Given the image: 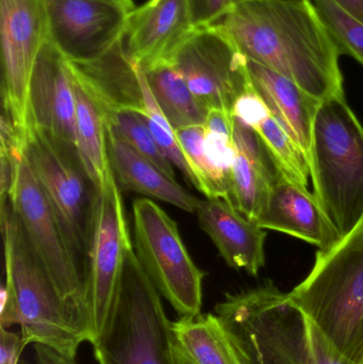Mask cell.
I'll use <instances>...</instances> for the list:
<instances>
[{"label":"cell","mask_w":363,"mask_h":364,"mask_svg":"<svg viewBox=\"0 0 363 364\" xmlns=\"http://www.w3.org/2000/svg\"><path fill=\"white\" fill-rule=\"evenodd\" d=\"M26 348L21 333L0 327V364H18Z\"/></svg>","instance_id":"d6a6232c"},{"label":"cell","mask_w":363,"mask_h":364,"mask_svg":"<svg viewBox=\"0 0 363 364\" xmlns=\"http://www.w3.org/2000/svg\"><path fill=\"white\" fill-rule=\"evenodd\" d=\"M195 214L200 228L232 269L257 276L266 264V232L224 199H198Z\"/></svg>","instance_id":"e0dca14e"},{"label":"cell","mask_w":363,"mask_h":364,"mask_svg":"<svg viewBox=\"0 0 363 364\" xmlns=\"http://www.w3.org/2000/svg\"><path fill=\"white\" fill-rule=\"evenodd\" d=\"M234 144L271 186L283 179V173L264 139L251 126L234 117Z\"/></svg>","instance_id":"f546056e"},{"label":"cell","mask_w":363,"mask_h":364,"mask_svg":"<svg viewBox=\"0 0 363 364\" xmlns=\"http://www.w3.org/2000/svg\"><path fill=\"white\" fill-rule=\"evenodd\" d=\"M48 40V19L43 0H0L4 114L23 140L30 129L32 74Z\"/></svg>","instance_id":"8fae6325"},{"label":"cell","mask_w":363,"mask_h":364,"mask_svg":"<svg viewBox=\"0 0 363 364\" xmlns=\"http://www.w3.org/2000/svg\"><path fill=\"white\" fill-rule=\"evenodd\" d=\"M247 59V58H246ZM251 85L271 115L300 145L309 161L313 121L321 102L283 75L247 59Z\"/></svg>","instance_id":"d6986e66"},{"label":"cell","mask_w":363,"mask_h":364,"mask_svg":"<svg viewBox=\"0 0 363 364\" xmlns=\"http://www.w3.org/2000/svg\"><path fill=\"white\" fill-rule=\"evenodd\" d=\"M238 0H191L196 27L215 25L221 21Z\"/></svg>","instance_id":"1f68e13d"},{"label":"cell","mask_w":363,"mask_h":364,"mask_svg":"<svg viewBox=\"0 0 363 364\" xmlns=\"http://www.w3.org/2000/svg\"><path fill=\"white\" fill-rule=\"evenodd\" d=\"M320 17L340 49L363 66V21L345 10L336 0H311Z\"/></svg>","instance_id":"f1b7e54d"},{"label":"cell","mask_w":363,"mask_h":364,"mask_svg":"<svg viewBox=\"0 0 363 364\" xmlns=\"http://www.w3.org/2000/svg\"><path fill=\"white\" fill-rule=\"evenodd\" d=\"M175 340L196 364H245L217 314H200L172 322Z\"/></svg>","instance_id":"7402d4cb"},{"label":"cell","mask_w":363,"mask_h":364,"mask_svg":"<svg viewBox=\"0 0 363 364\" xmlns=\"http://www.w3.org/2000/svg\"><path fill=\"white\" fill-rule=\"evenodd\" d=\"M18 364H30V363H28L27 360H25V359L21 358V361H19Z\"/></svg>","instance_id":"74e56055"},{"label":"cell","mask_w":363,"mask_h":364,"mask_svg":"<svg viewBox=\"0 0 363 364\" xmlns=\"http://www.w3.org/2000/svg\"><path fill=\"white\" fill-rule=\"evenodd\" d=\"M1 229L6 282L0 291V327L17 325L26 346L40 344L76 358L87 342V331L60 294L9 200L1 205Z\"/></svg>","instance_id":"3957f363"},{"label":"cell","mask_w":363,"mask_h":364,"mask_svg":"<svg viewBox=\"0 0 363 364\" xmlns=\"http://www.w3.org/2000/svg\"><path fill=\"white\" fill-rule=\"evenodd\" d=\"M362 364H363V363H362Z\"/></svg>","instance_id":"ab89813d"},{"label":"cell","mask_w":363,"mask_h":364,"mask_svg":"<svg viewBox=\"0 0 363 364\" xmlns=\"http://www.w3.org/2000/svg\"><path fill=\"white\" fill-rule=\"evenodd\" d=\"M217 25L247 59L315 100L345 97L340 49L311 0H238Z\"/></svg>","instance_id":"6da1fadb"},{"label":"cell","mask_w":363,"mask_h":364,"mask_svg":"<svg viewBox=\"0 0 363 364\" xmlns=\"http://www.w3.org/2000/svg\"><path fill=\"white\" fill-rule=\"evenodd\" d=\"M195 28L191 0H148L128 14L126 53L141 70L170 64Z\"/></svg>","instance_id":"9a60e30c"},{"label":"cell","mask_w":363,"mask_h":364,"mask_svg":"<svg viewBox=\"0 0 363 364\" xmlns=\"http://www.w3.org/2000/svg\"><path fill=\"white\" fill-rule=\"evenodd\" d=\"M354 364L363 363V218L330 250H318L306 278L289 293Z\"/></svg>","instance_id":"277c9868"},{"label":"cell","mask_w":363,"mask_h":364,"mask_svg":"<svg viewBox=\"0 0 363 364\" xmlns=\"http://www.w3.org/2000/svg\"><path fill=\"white\" fill-rule=\"evenodd\" d=\"M68 64V63H67ZM72 75V73H70ZM76 98V129L79 160L94 190L99 188L111 170L106 117L99 105L72 77Z\"/></svg>","instance_id":"44dd1931"},{"label":"cell","mask_w":363,"mask_h":364,"mask_svg":"<svg viewBox=\"0 0 363 364\" xmlns=\"http://www.w3.org/2000/svg\"><path fill=\"white\" fill-rule=\"evenodd\" d=\"M94 192L85 274L87 342L94 344L112 316L128 252L134 247L112 168Z\"/></svg>","instance_id":"52a82bcc"},{"label":"cell","mask_w":363,"mask_h":364,"mask_svg":"<svg viewBox=\"0 0 363 364\" xmlns=\"http://www.w3.org/2000/svg\"><path fill=\"white\" fill-rule=\"evenodd\" d=\"M109 158L119 186L127 191L159 199L183 211L195 213L198 198L155 164L139 153L112 127L107 125Z\"/></svg>","instance_id":"ffe728a7"},{"label":"cell","mask_w":363,"mask_h":364,"mask_svg":"<svg viewBox=\"0 0 363 364\" xmlns=\"http://www.w3.org/2000/svg\"><path fill=\"white\" fill-rule=\"evenodd\" d=\"M141 85H142L143 102L144 110L140 113L144 117L145 123L151 132V136L155 139L159 149L166 158L170 160L173 166H176L183 173V176L190 183L197 188V181L190 168L189 162L185 158V153L181 149L180 143L177 138L176 130L170 125L168 119L164 115L163 111L160 108L151 91L144 73L140 68Z\"/></svg>","instance_id":"4316f807"},{"label":"cell","mask_w":363,"mask_h":364,"mask_svg":"<svg viewBox=\"0 0 363 364\" xmlns=\"http://www.w3.org/2000/svg\"><path fill=\"white\" fill-rule=\"evenodd\" d=\"M341 6L363 21V0H336Z\"/></svg>","instance_id":"e575fe53"},{"label":"cell","mask_w":363,"mask_h":364,"mask_svg":"<svg viewBox=\"0 0 363 364\" xmlns=\"http://www.w3.org/2000/svg\"><path fill=\"white\" fill-rule=\"evenodd\" d=\"M272 188L251 166V162L236 151L230 171V205H234L245 218L256 223L266 205Z\"/></svg>","instance_id":"484cf974"},{"label":"cell","mask_w":363,"mask_h":364,"mask_svg":"<svg viewBox=\"0 0 363 364\" xmlns=\"http://www.w3.org/2000/svg\"><path fill=\"white\" fill-rule=\"evenodd\" d=\"M104 1L114 2V4H119V6H124L127 10H134L136 8L134 1L132 0H104Z\"/></svg>","instance_id":"8d00e7d4"},{"label":"cell","mask_w":363,"mask_h":364,"mask_svg":"<svg viewBox=\"0 0 363 364\" xmlns=\"http://www.w3.org/2000/svg\"><path fill=\"white\" fill-rule=\"evenodd\" d=\"M215 314L245 364H354L272 282L226 294Z\"/></svg>","instance_id":"7a4b0ae2"},{"label":"cell","mask_w":363,"mask_h":364,"mask_svg":"<svg viewBox=\"0 0 363 364\" xmlns=\"http://www.w3.org/2000/svg\"><path fill=\"white\" fill-rule=\"evenodd\" d=\"M270 114L268 107L254 90L253 85L237 100L232 108V115L236 119L253 128Z\"/></svg>","instance_id":"4dcf8cb0"},{"label":"cell","mask_w":363,"mask_h":364,"mask_svg":"<svg viewBox=\"0 0 363 364\" xmlns=\"http://www.w3.org/2000/svg\"><path fill=\"white\" fill-rule=\"evenodd\" d=\"M106 123L139 153L155 164L166 176L176 181L173 164L158 146L140 113L132 110L115 111L107 115Z\"/></svg>","instance_id":"83f0119b"},{"label":"cell","mask_w":363,"mask_h":364,"mask_svg":"<svg viewBox=\"0 0 363 364\" xmlns=\"http://www.w3.org/2000/svg\"><path fill=\"white\" fill-rule=\"evenodd\" d=\"M23 151L50 205L70 255L85 274L95 191L87 188L85 181L89 178L78 158L42 130L30 127Z\"/></svg>","instance_id":"9c48e42d"},{"label":"cell","mask_w":363,"mask_h":364,"mask_svg":"<svg viewBox=\"0 0 363 364\" xmlns=\"http://www.w3.org/2000/svg\"><path fill=\"white\" fill-rule=\"evenodd\" d=\"M67 63L72 77L97 102L104 117L115 111L144 110L140 68L128 57L124 38L94 61Z\"/></svg>","instance_id":"ac0fdd59"},{"label":"cell","mask_w":363,"mask_h":364,"mask_svg":"<svg viewBox=\"0 0 363 364\" xmlns=\"http://www.w3.org/2000/svg\"><path fill=\"white\" fill-rule=\"evenodd\" d=\"M175 130L197 181L196 188L206 198L224 199L229 203L230 177L217 170L207 156L204 146V125L185 126Z\"/></svg>","instance_id":"cb8c5ba5"},{"label":"cell","mask_w":363,"mask_h":364,"mask_svg":"<svg viewBox=\"0 0 363 364\" xmlns=\"http://www.w3.org/2000/svg\"><path fill=\"white\" fill-rule=\"evenodd\" d=\"M142 70L158 105L175 129L204 125L208 111L198 102L170 64H160Z\"/></svg>","instance_id":"603a6c76"},{"label":"cell","mask_w":363,"mask_h":364,"mask_svg":"<svg viewBox=\"0 0 363 364\" xmlns=\"http://www.w3.org/2000/svg\"><path fill=\"white\" fill-rule=\"evenodd\" d=\"M172 322L134 248L128 252L112 316L92 344L98 364H174Z\"/></svg>","instance_id":"8992f818"},{"label":"cell","mask_w":363,"mask_h":364,"mask_svg":"<svg viewBox=\"0 0 363 364\" xmlns=\"http://www.w3.org/2000/svg\"><path fill=\"white\" fill-rule=\"evenodd\" d=\"M256 223L262 229L298 237L319 250H330L341 239L315 194L287 179L271 188Z\"/></svg>","instance_id":"2e32d148"},{"label":"cell","mask_w":363,"mask_h":364,"mask_svg":"<svg viewBox=\"0 0 363 364\" xmlns=\"http://www.w3.org/2000/svg\"><path fill=\"white\" fill-rule=\"evenodd\" d=\"M49 41L72 63L102 57L125 36L130 10L104 0H43Z\"/></svg>","instance_id":"4fadbf2b"},{"label":"cell","mask_w":363,"mask_h":364,"mask_svg":"<svg viewBox=\"0 0 363 364\" xmlns=\"http://www.w3.org/2000/svg\"><path fill=\"white\" fill-rule=\"evenodd\" d=\"M36 364H78L76 358L65 356L53 348L40 344L33 346Z\"/></svg>","instance_id":"836d02e7"},{"label":"cell","mask_w":363,"mask_h":364,"mask_svg":"<svg viewBox=\"0 0 363 364\" xmlns=\"http://www.w3.org/2000/svg\"><path fill=\"white\" fill-rule=\"evenodd\" d=\"M134 252L149 279L179 318L202 314L206 273L190 256L176 222L149 198L132 203Z\"/></svg>","instance_id":"ba28073f"},{"label":"cell","mask_w":363,"mask_h":364,"mask_svg":"<svg viewBox=\"0 0 363 364\" xmlns=\"http://www.w3.org/2000/svg\"><path fill=\"white\" fill-rule=\"evenodd\" d=\"M254 129L264 139L283 177L307 188L310 177L308 158L277 119L268 115Z\"/></svg>","instance_id":"d4e9b609"},{"label":"cell","mask_w":363,"mask_h":364,"mask_svg":"<svg viewBox=\"0 0 363 364\" xmlns=\"http://www.w3.org/2000/svg\"><path fill=\"white\" fill-rule=\"evenodd\" d=\"M172 352L174 364H196L191 360V358H190L187 354H185V350H183V348H180V346L177 343L175 338L173 339Z\"/></svg>","instance_id":"d590c367"},{"label":"cell","mask_w":363,"mask_h":364,"mask_svg":"<svg viewBox=\"0 0 363 364\" xmlns=\"http://www.w3.org/2000/svg\"><path fill=\"white\" fill-rule=\"evenodd\" d=\"M170 65L207 111L232 113L234 102L251 87L246 57L217 23L196 27Z\"/></svg>","instance_id":"7c38bea8"},{"label":"cell","mask_w":363,"mask_h":364,"mask_svg":"<svg viewBox=\"0 0 363 364\" xmlns=\"http://www.w3.org/2000/svg\"><path fill=\"white\" fill-rule=\"evenodd\" d=\"M313 194L341 237L363 218V126L345 97L323 100L309 154Z\"/></svg>","instance_id":"5b68a950"},{"label":"cell","mask_w":363,"mask_h":364,"mask_svg":"<svg viewBox=\"0 0 363 364\" xmlns=\"http://www.w3.org/2000/svg\"><path fill=\"white\" fill-rule=\"evenodd\" d=\"M9 203L60 294L78 314L87 335L85 273L70 255L55 214L23 151L14 159Z\"/></svg>","instance_id":"30bf717a"},{"label":"cell","mask_w":363,"mask_h":364,"mask_svg":"<svg viewBox=\"0 0 363 364\" xmlns=\"http://www.w3.org/2000/svg\"><path fill=\"white\" fill-rule=\"evenodd\" d=\"M286 1H296V2H300V1H305V0H286Z\"/></svg>","instance_id":"f35d334b"},{"label":"cell","mask_w":363,"mask_h":364,"mask_svg":"<svg viewBox=\"0 0 363 364\" xmlns=\"http://www.w3.org/2000/svg\"><path fill=\"white\" fill-rule=\"evenodd\" d=\"M29 108L30 127L42 130L79 159L72 75L65 58L49 40L34 66Z\"/></svg>","instance_id":"5bb4252c"}]
</instances>
